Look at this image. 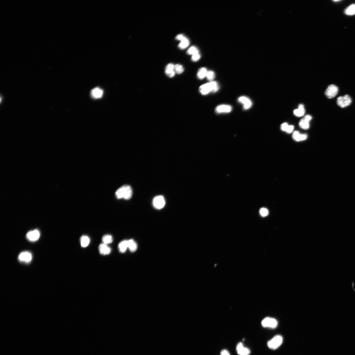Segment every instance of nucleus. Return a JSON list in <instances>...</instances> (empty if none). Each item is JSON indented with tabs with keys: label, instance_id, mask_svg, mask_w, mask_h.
<instances>
[{
	"label": "nucleus",
	"instance_id": "393cba45",
	"mask_svg": "<svg viewBox=\"0 0 355 355\" xmlns=\"http://www.w3.org/2000/svg\"><path fill=\"white\" fill-rule=\"evenodd\" d=\"M113 237L112 236L109 235H105L102 237V241L103 243L108 245L112 243L113 241Z\"/></svg>",
	"mask_w": 355,
	"mask_h": 355
},
{
	"label": "nucleus",
	"instance_id": "6e6552de",
	"mask_svg": "<svg viewBox=\"0 0 355 355\" xmlns=\"http://www.w3.org/2000/svg\"><path fill=\"white\" fill-rule=\"evenodd\" d=\"M238 102L243 105L245 110H247L252 106V102L250 98L245 96H242L238 99Z\"/></svg>",
	"mask_w": 355,
	"mask_h": 355
},
{
	"label": "nucleus",
	"instance_id": "6ab92c4d",
	"mask_svg": "<svg viewBox=\"0 0 355 355\" xmlns=\"http://www.w3.org/2000/svg\"><path fill=\"white\" fill-rule=\"evenodd\" d=\"M128 248V240H123L118 244V250L121 253H124Z\"/></svg>",
	"mask_w": 355,
	"mask_h": 355
},
{
	"label": "nucleus",
	"instance_id": "4be33fe9",
	"mask_svg": "<svg viewBox=\"0 0 355 355\" xmlns=\"http://www.w3.org/2000/svg\"><path fill=\"white\" fill-rule=\"evenodd\" d=\"M207 72L208 71L206 68L204 67H202L199 69L198 72L197 77L199 79H203L204 78L206 77Z\"/></svg>",
	"mask_w": 355,
	"mask_h": 355
},
{
	"label": "nucleus",
	"instance_id": "a211bd4d",
	"mask_svg": "<svg viewBox=\"0 0 355 355\" xmlns=\"http://www.w3.org/2000/svg\"><path fill=\"white\" fill-rule=\"evenodd\" d=\"M305 113L304 106L303 104L299 105L298 108L294 110L293 112L294 115L297 117H301L304 116Z\"/></svg>",
	"mask_w": 355,
	"mask_h": 355
},
{
	"label": "nucleus",
	"instance_id": "7ed1b4c3",
	"mask_svg": "<svg viewBox=\"0 0 355 355\" xmlns=\"http://www.w3.org/2000/svg\"><path fill=\"white\" fill-rule=\"evenodd\" d=\"M283 341L282 336L277 335L269 341L267 343L268 347L272 350H276L279 347L282 345Z\"/></svg>",
	"mask_w": 355,
	"mask_h": 355
},
{
	"label": "nucleus",
	"instance_id": "a878e982",
	"mask_svg": "<svg viewBox=\"0 0 355 355\" xmlns=\"http://www.w3.org/2000/svg\"><path fill=\"white\" fill-rule=\"evenodd\" d=\"M187 53L188 55L192 56L199 53V51L198 48L195 46H192L188 49Z\"/></svg>",
	"mask_w": 355,
	"mask_h": 355
},
{
	"label": "nucleus",
	"instance_id": "7c9ffc66",
	"mask_svg": "<svg viewBox=\"0 0 355 355\" xmlns=\"http://www.w3.org/2000/svg\"><path fill=\"white\" fill-rule=\"evenodd\" d=\"M289 125L287 123H284L281 125V129L283 131L286 132Z\"/></svg>",
	"mask_w": 355,
	"mask_h": 355
},
{
	"label": "nucleus",
	"instance_id": "f704fd0d",
	"mask_svg": "<svg viewBox=\"0 0 355 355\" xmlns=\"http://www.w3.org/2000/svg\"><path fill=\"white\" fill-rule=\"evenodd\" d=\"M333 1L335 2H338L340 1Z\"/></svg>",
	"mask_w": 355,
	"mask_h": 355
},
{
	"label": "nucleus",
	"instance_id": "bb28decb",
	"mask_svg": "<svg viewBox=\"0 0 355 355\" xmlns=\"http://www.w3.org/2000/svg\"><path fill=\"white\" fill-rule=\"evenodd\" d=\"M174 70L175 73L177 74H180L183 73L184 71V69L183 66L182 65L179 64H177L175 65Z\"/></svg>",
	"mask_w": 355,
	"mask_h": 355
},
{
	"label": "nucleus",
	"instance_id": "20e7f679",
	"mask_svg": "<svg viewBox=\"0 0 355 355\" xmlns=\"http://www.w3.org/2000/svg\"><path fill=\"white\" fill-rule=\"evenodd\" d=\"M352 100L351 97L348 95H346L343 96H340L337 99V104L342 108H344L349 106L351 104Z\"/></svg>",
	"mask_w": 355,
	"mask_h": 355
},
{
	"label": "nucleus",
	"instance_id": "aec40b11",
	"mask_svg": "<svg viewBox=\"0 0 355 355\" xmlns=\"http://www.w3.org/2000/svg\"><path fill=\"white\" fill-rule=\"evenodd\" d=\"M128 246L129 250L131 252H134L137 249L138 246L136 242L133 239L128 240Z\"/></svg>",
	"mask_w": 355,
	"mask_h": 355
},
{
	"label": "nucleus",
	"instance_id": "c756f323",
	"mask_svg": "<svg viewBox=\"0 0 355 355\" xmlns=\"http://www.w3.org/2000/svg\"><path fill=\"white\" fill-rule=\"evenodd\" d=\"M201 56L199 53L196 54L192 56V61L194 62H197L200 58Z\"/></svg>",
	"mask_w": 355,
	"mask_h": 355
},
{
	"label": "nucleus",
	"instance_id": "2f4dec72",
	"mask_svg": "<svg viewBox=\"0 0 355 355\" xmlns=\"http://www.w3.org/2000/svg\"><path fill=\"white\" fill-rule=\"evenodd\" d=\"M294 129V126L292 125H289L288 128H287V129L286 132H287V133H291V132H292Z\"/></svg>",
	"mask_w": 355,
	"mask_h": 355
},
{
	"label": "nucleus",
	"instance_id": "9b49d317",
	"mask_svg": "<svg viewBox=\"0 0 355 355\" xmlns=\"http://www.w3.org/2000/svg\"><path fill=\"white\" fill-rule=\"evenodd\" d=\"M312 117L311 116L307 115L304 118L301 120L299 123V125L301 128L304 130H307L309 128V122L312 120Z\"/></svg>",
	"mask_w": 355,
	"mask_h": 355
},
{
	"label": "nucleus",
	"instance_id": "f8f14e48",
	"mask_svg": "<svg viewBox=\"0 0 355 355\" xmlns=\"http://www.w3.org/2000/svg\"><path fill=\"white\" fill-rule=\"evenodd\" d=\"M232 109L231 106L223 104L218 106L216 108L215 112L218 114L229 113L232 111Z\"/></svg>",
	"mask_w": 355,
	"mask_h": 355
},
{
	"label": "nucleus",
	"instance_id": "473e14b6",
	"mask_svg": "<svg viewBox=\"0 0 355 355\" xmlns=\"http://www.w3.org/2000/svg\"><path fill=\"white\" fill-rule=\"evenodd\" d=\"M185 37L184 35L182 34H180L177 35L176 37V39L178 40H180L181 41Z\"/></svg>",
	"mask_w": 355,
	"mask_h": 355
},
{
	"label": "nucleus",
	"instance_id": "2eb2a0df",
	"mask_svg": "<svg viewBox=\"0 0 355 355\" xmlns=\"http://www.w3.org/2000/svg\"><path fill=\"white\" fill-rule=\"evenodd\" d=\"M98 250L100 254L103 255H109L111 253V249L110 248L107 246V245L104 243L100 244L98 247Z\"/></svg>",
	"mask_w": 355,
	"mask_h": 355
},
{
	"label": "nucleus",
	"instance_id": "0eeeda50",
	"mask_svg": "<svg viewBox=\"0 0 355 355\" xmlns=\"http://www.w3.org/2000/svg\"><path fill=\"white\" fill-rule=\"evenodd\" d=\"M153 204L155 208L158 210L161 209L165 205V201L164 198L161 195L155 197L153 201Z\"/></svg>",
	"mask_w": 355,
	"mask_h": 355
},
{
	"label": "nucleus",
	"instance_id": "1a4fd4ad",
	"mask_svg": "<svg viewBox=\"0 0 355 355\" xmlns=\"http://www.w3.org/2000/svg\"><path fill=\"white\" fill-rule=\"evenodd\" d=\"M40 233L39 231L37 229L30 231L27 233L26 237L27 239L31 242L37 241L40 237Z\"/></svg>",
	"mask_w": 355,
	"mask_h": 355
},
{
	"label": "nucleus",
	"instance_id": "4468645a",
	"mask_svg": "<svg viewBox=\"0 0 355 355\" xmlns=\"http://www.w3.org/2000/svg\"><path fill=\"white\" fill-rule=\"evenodd\" d=\"M91 97L93 98H100L102 97L103 91L100 87H95L91 90Z\"/></svg>",
	"mask_w": 355,
	"mask_h": 355
},
{
	"label": "nucleus",
	"instance_id": "b1692460",
	"mask_svg": "<svg viewBox=\"0 0 355 355\" xmlns=\"http://www.w3.org/2000/svg\"><path fill=\"white\" fill-rule=\"evenodd\" d=\"M180 43L179 44V48L181 49H185L189 46L190 44L189 40L187 38L185 37L184 39L180 41Z\"/></svg>",
	"mask_w": 355,
	"mask_h": 355
},
{
	"label": "nucleus",
	"instance_id": "f257e3e1",
	"mask_svg": "<svg viewBox=\"0 0 355 355\" xmlns=\"http://www.w3.org/2000/svg\"><path fill=\"white\" fill-rule=\"evenodd\" d=\"M132 191L131 186L125 185L121 186L116 191L115 195L118 199H123L129 200L131 198Z\"/></svg>",
	"mask_w": 355,
	"mask_h": 355
},
{
	"label": "nucleus",
	"instance_id": "412c9836",
	"mask_svg": "<svg viewBox=\"0 0 355 355\" xmlns=\"http://www.w3.org/2000/svg\"><path fill=\"white\" fill-rule=\"evenodd\" d=\"M81 246L82 247H86L89 245L90 241L89 238L87 235H83L80 239Z\"/></svg>",
	"mask_w": 355,
	"mask_h": 355
},
{
	"label": "nucleus",
	"instance_id": "39448f33",
	"mask_svg": "<svg viewBox=\"0 0 355 355\" xmlns=\"http://www.w3.org/2000/svg\"><path fill=\"white\" fill-rule=\"evenodd\" d=\"M339 91L338 87L334 85H331L328 87L326 90L325 94L329 99H331L335 97L338 94Z\"/></svg>",
	"mask_w": 355,
	"mask_h": 355
},
{
	"label": "nucleus",
	"instance_id": "f03ea898",
	"mask_svg": "<svg viewBox=\"0 0 355 355\" xmlns=\"http://www.w3.org/2000/svg\"><path fill=\"white\" fill-rule=\"evenodd\" d=\"M219 88V84L217 82L212 81L202 85L200 87L199 91L203 95H206L210 92H217Z\"/></svg>",
	"mask_w": 355,
	"mask_h": 355
},
{
	"label": "nucleus",
	"instance_id": "c85d7f7f",
	"mask_svg": "<svg viewBox=\"0 0 355 355\" xmlns=\"http://www.w3.org/2000/svg\"><path fill=\"white\" fill-rule=\"evenodd\" d=\"M260 213L262 216H266L268 214V211L266 208H262L260 209Z\"/></svg>",
	"mask_w": 355,
	"mask_h": 355
},
{
	"label": "nucleus",
	"instance_id": "423d86ee",
	"mask_svg": "<svg viewBox=\"0 0 355 355\" xmlns=\"http://www.w3.org/2000/svg\"><path fill=\"white\" fill-rule=\"evenodd\" d=\"M263 327L270 328H275L278 325V323L275 319L270 317L265 318L262 322Z\"/></svg>",
	"mask_w": 355,
	"mask_h": 355
},
{
	"label": "nucleus",
	"instance_id": "ddd939ff",
	"mask_svg": "<svg viewBox=\"0 0 355 355\" xmlns=\"http://www.w3.org/2000/svg\"><path fill=\"white\" fill-rule=\"evenodd\" d=\"M237 354L239 355H249L250 354V350L245 348L242 343H239L237 344L236 348Z\"/></svg>",
	"mask_w": 355,
	"mask_h": 355
},
{
	"label": "nucleus",
	"instance_id": "cd10ccee",
	"mask_svg": "<svg viewBox=\"0 0 355 355\" xmlns=\"http://www.w3.org/2000/svg\"><path fill=\"white\" fill-rule=\"evenodd\" d=\"M206 77L207 79L210 82L213 81L215 78V74L214 72L212 71H208Z\"/></svg>",
	"mask_w": 355,
	"mask_h": 355
},
{
	"label": "nucleus",
	"instance_id": "9d476101",
	"mask_svg": "<svg viewBox=\"0 0 355 355\" xmlns=\"http://www.w3.org/2000/svg\"><path fill=\"white\" fill-rule=\"evenodd\" d=\"M32 254L29 251L22 252L19 255L18 259L20 262L25 263L30 262L32 260Z\"/></svg>",
	"mask_w": 355,
	"mask_h": 355
},
{
	"label": "nucleus",
	"instance_id": "72a5a7b5",
	"mask_svg": "<svg viewBox=\"0 0 355 355\" xmlns=\"http://www.w3.org/2000/svg\"><path fill=\"white\" fill-rule=\"evenodd\" d=\"M221 355H231L228 350H222L221 353Z\"/></svg>",
	"mask_w": 355,
	"mask_h": 355
},
{
	"label": "nucleus",
	"instance_id": "dca6fc26",
	"mask_svg": "<svg viewBox=\"0 0 355 355\" xmlns=\"http://www.w3.org/2000/svg\"><path fill=\"white\" fill-rule=\"evenodd\" d=\"M174 67L175 65L171 63L168 64L166 67L165 73L166 75L170 78L173 77L175 75Z\"/></svg>",
	"mask_w": 355,
	"mask_h": 355
},
{
	"label": "nucleus",
	"instance_id": "f3484780",
	"mask_svg": "<svg viewBox=\"0 0 355 355\" xmlns=\"http://www.w3.org/2000/svg\"><path fill=\"white\" fill-rule=\"evenodd\" d=\"M307 136L306 134H301L297 131L294 132L292 135V138L296 141H304L307 139Z\"/></svg>",
	"mask_w": 355,
	"mask_h": 355
},
{
	"label": "nucleus",
	"instance_id": "5701e85b",
	"mask_svg": "<svg viewBox=\"0 0 355 355\" xmlns=\"http://www.w3.org/2000/svg\"><path fill=\"white\" fill-rule=\"evenodd\" d=\"M345 13L346 15H355V4H352L346 9Z\"/></svg>",
	"mask_w": 355,
	"mask_h": 355
}]
</instances>
